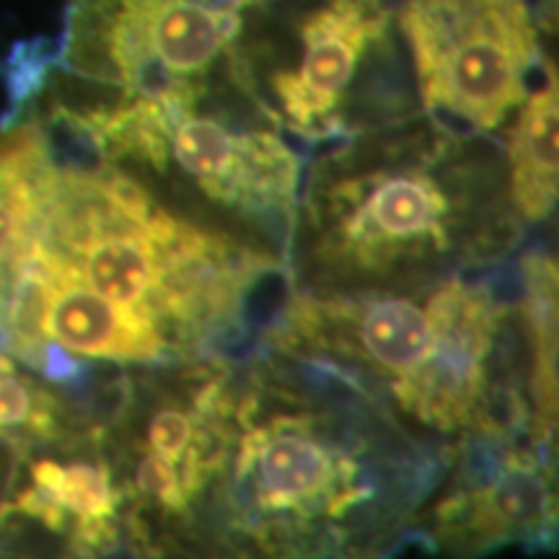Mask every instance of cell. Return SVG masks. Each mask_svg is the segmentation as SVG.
Segmentation results:
<instances>
[{"label": "cell", "instance_id": "obj_1", "mask_svg": "<svg viewBox=\"0 0 559 559\" xmlns=\"http://www.w3.org/2000/svg\"><path fill=\"white\" fill-rule=\"evenodd\" d=\"M75 148H55L32 247L0 296V349L55 383L239 353L285 262Z\"/></svg>", "mask_w": 559, "mask_h": 559}, {"label": "cell", "instance_id": "obj_2", "mask_svg": "<svg viewBox=\"0 0 559 559\" xmlns=\"http://www.w3.org/2000/svg\"><path fill=\"white\" fill-rule=\"evenodd\" d=\"M502 267L394 290H285L257 340L340 376L443 466L515 432L557 443V262L526 251L508 288Z\"/></svg>", "mask_w": 559, "mask_h": 559}, {"label": "cell", "instance_id": "obj_3", "mask_svg": "<svg viewBox=\"0 0 559 559\" xmlns=\"http://www.w3.org/2000/svg\"><path fill=\"white\" fill-rule=\"evenodd\" d=\"M440 472L358 389L257 340L223 366L192 559H386Z\"/></svg>", "mask_w": 559, "mask_h": 559}, {"label": "cell", "instance_id": "obj_4", "mask_svg": "<svg viewBox=\"0 0 559 559\" xmlns=\"http://www.w3.org/2000/svg\"><path fill=\"white\" fill-rule=\"evenodd\" d=\"M528 228L500 140L428 111L311 151L285 251V290H394L502 267Z\"/></svg>", "mask_w": 559, "mask_h": 559}, {"label": "cell", "instance_id": "obj_5", "mask_svg": "<svg viewBox=\"0 0 559 559\" xmlns=\"http://www.w3.org/2000/svg\"><path fill=\"white\" fill-rule=\"evenodd\" d=\"M47 120L174 205L285 262L306 158L243 83L145 99L60 96Z\"/></svg>", "mask_w": 559, "mask_h": 559}, {"label": "cell", "instance_id": "obj_6", "mask_svg": "<svg viewBox=\"0 0 559 559\" xmlns=\"http://www.w3.org/2000/svg\"><path fill=\"white\" fill-rule=\"evenodd\" d=\"M243 68L298 148H326L419 111L394 0H267Z\"/></svg>", "mask_w": 559, "mask_h": 559}, {"label": "cell", "instance_id": "obj_7", "mask_svg": "<svg viewBox=\"0 0 559 559\" xmlns=\"http://www.w3.org/2000/svg\"><path fill=\"white\" fill-rule=\"evenodd\" d=\"M267 0H70L79 94L145 99L251 81L243 45ZM254 91V88H251Z\"/></svg>", "mask_w": 559, "mask_h": 559}, {"label": "cell", "instance_id": "obj_8", "mask_svg": "<svg viewBox=\"0 0 559 559\" xmlns=\"http://www.w3.org/2000/svg\"><path fill=\"white\" fill-rule=\"evenodd\" d=\"M419 109L498 138L539 79L547 52L531 0H394Z\"/></svg>", "mask_w": 559, "mask_h": 559}, {"label": "cell", "instance_id": "obj_9", "mask_svg": "<svg viewBox=\"0 0 559 559\" xmlns=\"http://www.w3.org/2000/svg\"><path fill=\"white\" fill-rule=\"evenodd\" d=\"M557 508V443L515 432L453 456L412 536L443 559H481L513 544L549 547Z\"/></svg>", "mask_w": 559, "mask_h": 559}, {"label": "cell", "instance_id": "obj_10", "mask_svg": "<svg viewBox=\"0 0 559 559\" xmlns=\"http://www.w3.org/2000/svg\"><path fill=\"white\" fill-rule=\"evenodd\" d=\"M557 66L547 58L528 96L500 132V153L502 164H506L510 200L528 230L547 226L557 210Z\"/></svg>", "mask_w": 559, "mask_h": 559}, {"label": "cell", "instance_id": "obj_11", "mask_svg": "<svg viewBox=\"0 0 559 559\" xmlns=\"http://www.w3.org/2000/svg\"><path fill=\"white\" fill-rule=\"evenodd\" d=\"M55 166L47 124L26 120L0 135V296L32 247Z\"/></svg>", "mask_w": 559, "mask_h": 559}, {"label": "cell", "instance_id": "obj_12", "mask_svg": "<svg viewBox=\"0 0 559 559\" xmlns=\"http://www.w3.org/2000/svg\"><path fill=\"white\" fill-rule=\"evenodd\" d=\"M11 464H13V443L11 440L0 438V495H3L5 479L11 474Z\"/></svg>", "mask_w": 559, "mask_h": 559}, {"label": "cell", "instance_id": "obj_13", "mask_svg": "<svg viewBox=\"0 0 559 559\" xmlns=\"http://www.w3.org/2000/svg\"><path fill=\"white\" fill-rule=\"evenodd\" d=\"M464 3H519V0H464Z\"/></svg>", "mask_w": 559, "mask_h": 559}]
</instances>
